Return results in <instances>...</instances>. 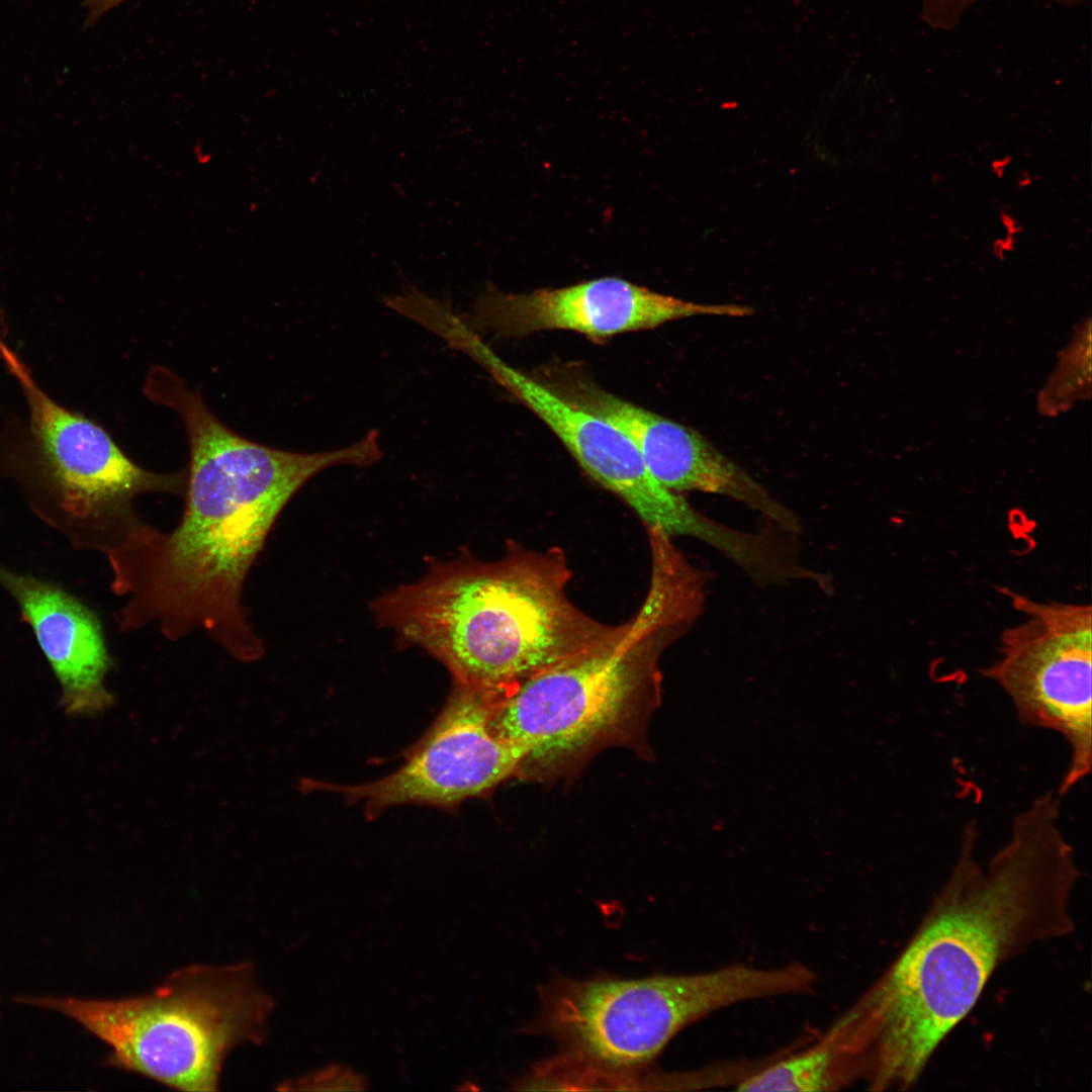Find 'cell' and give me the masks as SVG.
Segmentation results:
<instances>
[{"label":"cell","mask_w":1092,"mask_h":1092,"mask_svg":"<svg viewBox=\"0 0 1092 1092\" xmlns=\"http://www.w3.org/2000/svg\"><path fill=\"white\" fill-rule=\"evenodd\" d=\"M1059 820V801L1038 797L986 866L975 857L976 825L965 828L954 866L913 936L841 1016L869 1089L912 1087L1001 965L1074 930L1081 873Z\"/></svg>","instance_id":"1"},{"label":"cell","mask_w":1092,"mask_h":1092,"mask_svg":"<svg viewBox=\"0 0 1092 1092\" xmlns=\"http://www.w3.org/2000/svg\"><path fill=\"white\" fill-rule=\"evenodd\" d=\"M177 412L189 442L185 506L170 532L144 524L108 553L112 589L125 599L122 631L154 624L169 640L202 631L242 661L264 654L243 603L246 577L291 497L318 472L363 467L358 441L340 449L298 453L249 440L223 425L177 375L155 392Z\"/></svg>","instance_id":"2"},{"label":"cell","mask_w":1092,"mask_h":1092,"mask_svg":"<svg viewBox=\"0 0 1092 1092\" xmlns=\"http://www.w3.org/2000/svg\"><path fill=\"white\" fill-rule=\"evenodd\" d=\"M564 551L508 541L504 556L436 562L419 581L377 599V622L443 663L453 684L505 696L550 666L612 638L570 600Z\"/></svg>","instance_id":"3"},{"label":"cell","mask_w":1092,"mask_h":1092,"mask_svg":"<svg viewBox=\"0 0 1092 1092\" xmlns=\"http://www.w3.org/2000/svg\"><path fill=\"white\" fill-rule=\"evenodd\" d=\"M708 574L681 553H651L639 610L617 634L495 699L489 727L527 750L520 770L558 771L628 736L659 698V659L704 610Z\"/></svg>","instance_id":"4"},{"label":"cell","mask_w":1092,"mask_h":1092,"mask_svg":"<svg viewBox=\"0 0 1092 1092\" xmlns=\"http://www.w3.org/2000/svg\"><path fill=\"white\" fill-rule=\"evenodd\" d=\"M21 1001L77 1021L110 1048L106 1065L181 1091H216L228 1054L260 1043L274 1007L249 963L185 967L141 996Z\"/></svg>","instance_id":"5"},{"label":"cell","mask_w":1092,"mask_h":1092,"mask_svg":"<svg viewBox=\"0 0 1092 1092\" xmlns=\"http://www.w3.org/2000/svg\"><path fill=\"white\" fill-rule=\"evenodd\" d=\"M811 982L800 963L639 979L558 977L541 989V1007L528 1029L554 1039L563 1055L607 1083L620 1084L699 1019L749 1000L806 994Z\"/></svg>","instance_id":"6"},{"label":"cell","mask_w":1092,"mask_h":1092,"mask_svg":"<svg viewBox=\"0 0 1092 1092\" xmlns=\"http://www.w3.org/2000/svg\"><path fill=\"white\" fill-rule=\"evenodd\" d=\"M0 359L28 408L24 428L0 442L1 466L79 546L107 555L145 524L133 509L138 495L184 494L186 470L158 473L139 466L104 428L52 398L5 342Z\"/></svg>","instance_id":"7"},{"label":"cell","mask_w":1092,"mask_h":1092,"mask_svg":"<svg viewBox=\"0 0 1092 1092\" xmlns=\"http://www.w3.org/2000/svg\"><path fill=\"white\" fill-rule=\"evenodd\" d=\"M1004 593L1023 621L1002 632L999 658L980 673L1003 689L1020 722L1066 739L1071 755L1059 788L1064 795L1091 770V607Z\"/></svg>","instance_id":"8"},{"label":"cell","mask_w":1092,"mask_h":1092,"mask_svg":"<svg viewBox=\"0 0 1092 1092\" xmlns=\"http://www.w3.org/2000/svg\"><path fill=\"white\" fill-rule=\"evenodd\" d=\"M437 719L390 775L361 785L312 783L362 803L368 816L393 806L417 804L454 809L491 791L515 775L526 748L500 738L489 727L496 696L453 684Z\"/></svg>","instance_id":"9"},{"label":"cell","mask_w":1092,"mask_h":1092,"mask_svg":"<svg viewBox=\"0 0 1092 1092\" xmlns=\"http://www.w3.org/2000/svg\"><path fill=\"white\" fill-rule=\"evenodd\" d=\"M469 357L538 416L578 465L625 502L647 528H658L670 537L685 536L701 542L710 539L715 521L696 510L680 493L661 484L633 441L618 427L508 364L484 341L474 344Z\"/></svg>","instance_id":"10"},{"label":"cell","mask_w":1092,"mask_h":1092,"mask_svg":"<svg viewBox=\"0 0 1092 1092\" xmlns=\"http://www.w3.org/2000/svg\"><path fill=\"white\" fill-rule=\"evenodd\" d=\"M751 312L743 305L686 301L622 278L603 277L518 294L488 285L475 300L472 322L473 327L503 337L565 330L602 340L695 315L745 316Z\"/></svg>","instance_id":"11"},{"label":"cell","mask_w":1092,"mask_h":1092,"mask_svg":"<svg viewBox=\"0 0 1092 1092\" xmlns=\"http://www.w3.org/2000/svg\"><path fill=\"white\" fill-rule=\"evenodd\" d=\"M551 387L624 432L652 475L666 488L678 493L697 490L725 495L758 512L771 525L800 533V520L790 509L693 429L570 373L558 375Z\"/></svg>","instance_id":"12"},{"label":"cell","mask_w":1092,"mask_h":1092,"mask_svg":"<svg viewBox=\"0 0 1092 1092\" xmlns=\"http://www.w3.org/2000/svg\"><path fill=\"white\" fill-rule=\"evenodd\" d=\"M0 584L31 626L61 687L65 712H102L111 702L104 679L112 666L100 621L81 601L58 585L0 564Z\"/></svg>","instance_id":"13"},{"label":"cell","mask_w":1092,"mask_h":1092,"mask_svg":"<svg viewBox=\"0 0 1092 1092\" xmlns=\"http://www.w3.org/2000/svg\"><path fill=\"white\" fill-rule=\"evenodd\" d=\"M834 1023L816 1042L737 1081L739 1091H829L851 1083Z\"/></svg>","instance_id":"14"},{"label":"cell","mask_w":1092,"mask_h":1092,"mask_svg":"<svg viewBox=\"0 0 1092 1092\" xmlns=\"http://www.w3.org/2000/svg\"><path fill=\"white\" fill-rule=\"evenodd\" d=\"M1091 322L1088 317L1077 327L1074 338L1062 352L1060 362L1038 396L1044 415L1056 416L1074 401L1090 396Z\"/></svg>","instance_id":"15"},{"label":"cell","mask_w":1092,"mask_h":1092,"mask_svg":"<svg viewBox=\"0 0 1092 1092\" xmlns=\"http://www.w3.org/2000/svg\"><path fill=\"white\" fill-rule=\"evenodd\" d=\"M366 1085L367 1081L362 1075L344 1066L330 1065L295 1080L286 1082L282 1085L281 1089L300 1091H361L366 1088Z\"/></svg>","instance_id":"16"},{"label":"cell","mask_w":1092,"mask_h":1092,"mask_svg":"<svg viewBox=\"0 0 1092 1092\" xmlns=\"http://www.w3.org/2000/svg\"><path fill=\"white\" fill-rule=\"evenodd\" d=\"M980 0H921L920 17L934 30L950 31L961 23L966 12ZM1055 4L1073 7L1088 0H1049Z\"/></svg>","instance_id":"17"},{"label":"cell","mask_w":1092,"mask_h":1092,"mask_svg":"<svg viewBox=\"0 0 1092 1092\" xmlns=\"http://www.w3.org/2000/svg\"><path fill=\"white\" fill-rule=\"evenodd\" d=\"M126 0H86V24H93L105 13Z\"/></svg>","instance_id":"18"}]
</instances>
